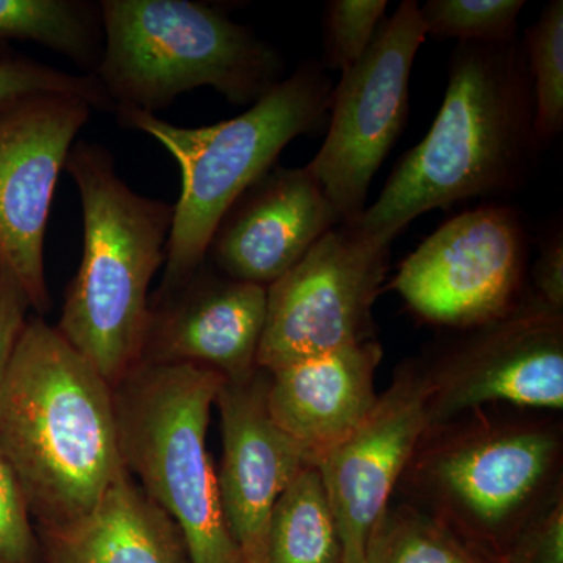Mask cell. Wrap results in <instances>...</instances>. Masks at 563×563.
I'll use <instances>...</instances> for the list:
<instances>
[{
	"label": "cell",
	"instance_id": "1",
	"mask_svg": "<svg viewBox=\"0 0 563 563\" xmlns=\"http://www.w3.org/2000/svg\"><path fill=\"white\" fill-rule=\"evenodd\" d=\"M533 118L523 43H459L432 128L355 224L393 243L428 211L520 190L542 150Z\"/></svg>",
	"mask_w": 563,
	"mask_h": 563
},
{
	"label": "cell",
	"instance_id": "2",
	"mask_svg": "<svg viewBox=\"0 0 563 563\" xmlns=\"http://www.w3.org/2000/svg\"><path fill=\"white\" fill-rule=\"evenodd\" d=\"M0 457L38 529L90 514L122 468L113 387L43 318L0 387Z\"/></svg>",
	"mask_w": 563,
	"mask_h": 563
},
{
	"label": "cell",
	"instance_id": "3",
	"mask_svg": "<svg viewBox=\"0 0 563 563\" xmlns=\"http://www.w3.org/2000/svg\"><path fill=\"white\" fill-rule=\"evenodd\" d=\"M563 431L554 418L484 409L422 433L398 487L485 563H499L562 484Z\"/></svg>",
	"mask_w": 563,
	"mask_h": 563
},
{
	"label": "cell",
	"instance_id": "4",
	"mask_svg": "<svg viewBox=\"0 0 563 563\" xmlns=\"http://www.w3.org/2000/svg\"><path fill=\"white\" fill-rule=\"evenodd\" d=\"M65 168L80 195L84 255L57 329L114 387L141 362L174 206L133 191L98 144H74Z\"/></svg>",
	"mask_w": 563,
	"mask_h": 563
},
{
	"label": "cell",
	"instance_id": "5",
	"mask_svg": "<svg viewBox=\"0 0 563 563\" xmlns=\"http://www.w3.org/2000/svg\"><path fill=\"white\" fill-rule=\"evenodd\" d=\"M332 91L324 70L306 63L240 117L206 128H180L146 111L118 110L125 125L157 140L180 169L161 299L179 291L201 268L222 218L273 168L287 144L324 124Z\"/></svg>",
	"mask_w": 563,
	"mask_h": 563
},
{
	"label": "cell",
	"instance_id": "6",
	"mask_svg": "<svg viewBox=\"0 0 563 563\" xmlns=\"http://www.w3.org/2000/svg\"><path fill=\"white\" fill-rule=\"evenodd\" d=\"M98 79L114 110L166 109L210 87L252 106L284 80V60L251 29L191 0H103Z\"/></svg>",
	"mask_w": 563,
	"mask_h": 563
},
{
	"label": "cell",
	"instance_id": "7",
	"mask_svg": "<svg viewBox=\"0 0 563 563\" xmlns=\"http://www.w3.org/2000/svg\"><path fill=\"white\" fill-rule=\"evenodd\" d=\"M224 380L206 366L140 362L113 387L122 466L179 528L191 563H243L207 450Z\"/></svg>",
	"mask_w": 563,
	"mask_h": 563
},
{
	"label": "cell",
	"instance_id": "8",
	"mask_svg": "<svg viewBox=\"0 0 563 563\" xmlns=\"http://www.w3.org/2000/svg\"><path fill=\"white\" fill-rule=\"evenodd\" d=\"M391 242L340 224L266 288L257 365L291 363L373 340V306L390 265Z\"/></svg>",
	"mask_w": 563,
	"mask_h": 563
},
{
	"label": "cell",
	"instance_id": "9",
	"mask_svg": "<svg viewBox=\"0 0 563 563\" xmlns=\"http://www.w3.org/2000/svg\"><path fill=\"white\" fill-rule=\"evenodd\" d=\"M424 40L420 5L404 0L361 62L333 87L328 135L307 169L343 224H355L365 213L374 176L406 125L410 76Z\"/></svg>",
	"mask_w": 563,
	"mask_h": 563
},
{
	"label": "cell",
	"instance_id": "10",
	"mask_svg": "<svg viewBox=\"0 0 563 563\" xmlns=\"http://www.w3.org/2000/svg\"><path fill=\"white\" fill-rule=\"evenodd\" d=\"M466 331L435 361H422L431 384L428 428L490 404L561 412L563 310L532 291L503 317Z\"/></svg>",
	"mask_w": 563,
	"mask_h": 563
},
{
	"label": "cell",
	"instance_id": "11",
	"mask_svg": "<svg viewBox=\"0 0 563 563\" xmlns=\"http://www.w3.org/2000/svg\"><path fill=\"white\" fill-rule=\"evenodd\" d=\"M526 263L520 211L490 203L444 222L401 263L391 288L422 320L473 329L523 298Z\"/></svg>",
	"mask_w": 563,
	"mask_h": 563
},
{
	"label": "cell",
	"instance_id": "12",
	"mask_svg": "<svg viewBox=\"0 0 563 563\" xmlns=\"http://www.w3.org/2000/svg\"><path fill=\"white\" fill-rule=\"evenodd\" d=\"M91 110L77 96L46 95L0 113V262L38 313L49 310L44 235L55 187Z\"/></svg>",
	"mask_w": 563,
	"mask_h": 563
},
{
	"label": "cell",
	"instance_id": "13",
	"mask_svg": "<svg viewBox=\"0 0 563 563\" xmlns=\"http://www.w3.org/2000/svg\"><path fill=\"white\" fill-rule=\"evenodd\" d=\"M429 395L424 362H404L365 420L314 465L335 514L344 563H363L369 533L428 429Z\"/></svg>",
	"mask_w": 563,
	"mask_h": 563
},
{
	"label": "cell",
	"instance_id": "14",
	"mask_svg": "<svg viewBox=\"0 0 563 563\" xmlns=\"http://www.w3.org/2000/svg\"><path fill=\"white\" fill-rule=\"evenodd\" d=\"M269 373L224 380L214 406L220 409L222 459L217 473L222 514L243 563H266L269 517L288 484L307 463L268 409Z\"/></svg>",
	"mask_w": 563,
	"mask_h": 563
},
{
	"label": "cell",
	"instance_id": "15",
	"mask_svg": "<svg viewBox=\"0 0 563 563\" xmlns=\"http://www.w3.org/2000/svg\"><path fill=\"white\" fill-rule=\"evenodd\" d=\"M340 224L339 210L307 166H277L225 213L206 258L224 276L268 288Z\"/></svg>",
	"mask_w": 563,
	"mask_h": 563
},
{
	"label": "cell",
	"instance_id": "16",
	"mask_svg": "<svg viewBox=\"0 0 563 563\" xmlns=\"http://www.w3.org/2000/svg\"><path fill=\"white\" fill-rule=\"evenodd\" d=\"M152 309L141 362L206 366L229 383L257 372L266 321V287L203 273Z\"/></svg>",
	"mask_w": 563,
	"mask_h": 563
},
{
	"label": "cell",
	"instance_id": "17",
	"mask_svg": "<svg viewBox=\"0 0 563 563\" xmlns=\"http://www.w3.org/2000/svg\"><path fill=\"white\" fill-rule=\"evenodd\" d=\"M383 357L380 343L369 340L269 373V413L309 465H317L372 412Z\"/></svg>",
	"mask_w": 563,
	"mask_h": 563
},
{
	"label": "cell",
	"instance_id": "18",
	"mask_svg": "<svg viewBox=\"0 0 563 563\" xmlns=\"http://www.w3.org/2000/svg\"><path fill=\"white\" fill-rule=\"evenodd\" d=\"M38 537L41 563H191L179 528L124 466L90 514Z\"/></svg>",
	"mask_w": 563,
	"mask_h": 563
},
{
	"label": "cell",
	"instance_id": "19",
	"mask_svg": "<svg viewBox=\"0 0 563 563\" xmlns=\"http://www.w3.org/2000/svg\"><path fill=\"white\" fill-rule=\"evenodd\" d=\"M266 563H344L339 525L317 466H303L274 504Z\"/></svg>",
	"mask_w": 563,
	"mask_h": 563
},
{
	"label": "cell",
	"instance_id": "20",
	"mask_svg": "<svg viewBox=\"0 0 563 563\" xmlns=\"http://www.w3.org/2000/svg\"><path fill=\"white\" fill-rule=\"evenodd\" d=\"M95 7L74 0H0V40L35 41L77 63L98 52Z\"/></svg>",
	"mask_w": 563,
	"mask_h": 563
},
{
	"label": "cell",
	"instance_id": "21",
	"mask_svg": "<svg viewBox=\"0 0 563 563\" xmlns=\"http://www.w3.org/2000/svg\"><path fill=\"white\" fill-rule=\"evenodd\" d=\"M363 563H485L407 503L390 504L369 533Z\"/></svg>",
	"mask_w": 563,
	"mask_h": 563
},
{
	"label": "cell",
	"instance_id": "22",
	"mask_svg": "<svg viewBox=\"0 0 563 563\" xmlns=\"http://www.w3.org/2000/svg\"><path fill=\"white\" fill-rule=\"evenodd\" d=\"M523 49L532 81L537 140L553 143L563 128V2L553 0L526 31Z\"/></svg>",
	"mask_w": 563,
	"mask_h": 563
},
{
	"label": "cell",
	"instance_id": "23",
	"mask_svg": "<svg viewBox=\"0 0 563 563\" xmlns=\"http://www.w3.org/2000/svg\"><path fill=\"white\" fill-rule=\"evenodd\" d=\"M523 0H429L420 7L426 38L514 43Z\"/></svg>",
	"mask_w": 563,
	"mask_h": 563
},
{
	"label": "cell",
	"instance_id": "24",
	"mask_svg": "<svg viewBox=\"0 0 563 563\" xmlns=\"http://www.w3.org/2000/svg\"><path fill=\"white\" fill-rule=\"evenodd\" d=\"M385 0H331L324 13V65L346 73L372 46L385 20Z\"/></svg>",
	"mask_w": 563,
	"mask_h": 563
},
{
	"label": "cell",
	"instance_id": "25",
	"mask_svg": "<svg viewBox=\"0 0 563 563\" xmlns=\"http://www.w3.org/2000/svg\"><path fill=\"white\" fill-rule=\"evenodd\" d=\"M46 95L77 96L92 109H114L95 76H74L29 60H0V113Z\"/></svg>",
	"mask_w": 563,
	"mask_h": 563
},
{
	"label": "cell",
	"instance_id": "26",
	"mask_svg": "<svg viewBox=\"0 0 563 563\" xmlns=\"http://www.w3.org/2000/svg\"><path fill=\"white\" fill-rule=\"evenodd\" d=\"M0 563H41L38 531L24 496L0 457Z\"/></svg>",
	"mask_w": 563,
	"mask_h": 563
},
{
	"label": "cell",
	"instance_id": "27",
	"mask_svg": "<svg viewBox=\"0 0 563 563\" xmlns=\"http://www.w3.org/2000/svg\"><path fill=\"white\" fill-rule=\"evenodd\" d=\"M499 563H563V488L518 532Z\"/></svg>",
	"mask_w": 563,
	"mask_h": 563
},
{
	"label": "cell",
	"instance_id": "28",
	"mask_svg": "<svg viewBox=\"0 0 563 563\" xmlns=\"http://www.w3.org/2000/svg\"><path fill=\"white\" fill-rule=\"evenodd\" d=\"M29 309L31 302L21 285L0 262V387L5 379L21 333L27 324Z\"/></svg>",
	"mask_w": 563,
	"mask_h": 563
},
{
	"label": "cell",
	"instance_id": "29",
	"mask_svg": "<svg viewBox=\"0 0 563 563\" xmlns=\"http://www.w3.org/2000/svg\"><path fill=\"white\" fill-rule=\"evenodd\" d=\"M533 292L544 302L563 310L562 232L540 244V255L532 269Z\"/></svg>",
	"mask_w": 563,
	"mask_h": 563
}]
</instances>
